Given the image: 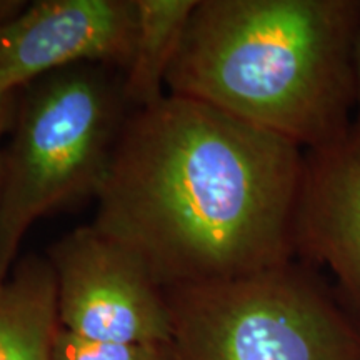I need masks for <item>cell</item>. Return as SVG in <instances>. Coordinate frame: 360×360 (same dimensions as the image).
Returning a JSON list of instances; mask_svg holds the SVG:
<instances>
[{
    "mask_svg": "<svg viewBox=\"0 0 360 360\" xmlns=\"http://www.w3.org/2000/svg\"><path fill=\"white\" fill-rule=\"evenodd\" d=\"M305 150L225 112L165 96L125 120L92 225L164 290L295 260Z\"/></svg>",
    "mask_w": 360,
    "mask_h": 360,
    "instance_id": "cell-1",
    "label": "cell"
},
{
    "mask_svg": "<svg viewBox=\"0 0 360 360\" xmlns=\"http://www.w3.org/2000/svg\"><path fill=\"white\" fill-rule=\"evenodd\" d=\"M360 0H199L165 80L304 150L354 120Z\"/></svg>",
    "mask_w": 360,
    "mask_h": 360,
    "instance_id": "cell-2",
    "label": "cell"
},
{
    "mask_svg": "<svg viewBox=\"0 0 360 360\" xmlns=\"http://www.w3.org/2000/svg\"><path fill=\"white\" fill-rule=\"evenodd\" d=\"M80 64L24 87L2 157L0 282L11 276L22 238L44 215L96 199L134 109L124 74Z\"/></svg>",
    "mask_w": 360,
    "mask_h": 360,
    "instance_id": "cell-3",
    "label": "cell"
},
{
    "mask_svg": "<svg viewBox=\"0 0 360 360\" xmlns=\"http://www.w3.org/2000/svg\"><path fill=\"white\" fill-rule=\"evenodd\" d=\"M165 294L179 360H360V323L297 259Z\"/></svg>",
    "mask_w": 360,
    "mask_h": 360,
    "instance_id": "cell-4",
    "label": "cell"
},
{
    "mask_svg": "<svg viewBox=\"0 0 360 360\" xmlns=\"http://www.w3.org/2000/svg\"><path fill=\"white\" fill-rule=\"evenodd\" d=\"M47 259L62 328L92 340L172 342L165 290L132 252L92 224L58 238Z\"/></svg>",
    "mask_w": 360,
    "mask_h": 360,
    "instance_id": "cell-5",
    "label": "cell"
},
{
    "mask_svg": "<svg viewBox=\"0 0 360 360\" xmlns=\"http://www.w3.org/2000/svg\"><path fill=\"white\" fill-rule=\"evenodd\" d=\"M137 37L135 0H37L0 24V96L80 64L124 74Z\"/></svg>",
    "mask_w": 360,
    "mask_h": 360,
    "instance_id": "cell-6",
    "label": "cell"
},
{
    "mask_svg": "<svg viewBox=\"0 0 360 360\" xmlns=\"http://www.w3.org/2000/svg\"><path fill=\"white\" fill-rule=\"evenodd\" d=\"M295 259L334 276L340 302L360 323V130L305 150L295 219Z\"/></svg>",
    "mask_w": 360,
    "mask_h": 360,
    "instance_id": "cell-7",
    "label": "cell"
},
{
    "mask_svg": "<svg viewBox=\"0 0 360 360\" xmlns=\"http://www.w3.org/2000/svg\"><path fill=\"white\" fill-rule=\"evenodd\" d=\"M60 323L49 259L27 257L0 282V360H52Z\"/></svg>",
    "mask_w": 360,
    "mask_h": 360,
    "instance_id": "cell-8",
    "label": "cell"
},
{
    "mask_svg": "<svg viewBox=\"0 0 360 360\" xmlns=\"http://www.w3.org/2000/svg\"><path fill=\"white\" fill-rule=\"evenodd\" d=\"M199 0H135L137 37L129 69L124 72V92L132 109L160 102L165 80L186 35Z\"/></svg>",
    "mask_w": 360,
    "mask_h": 360,
    "instance_id": "cell-9",
    "label": "cell"
},
{
    "mask_svg": "<svg viewBox=\"0 0 360 360\" xmlns=\"http://www.w3.org/2000/svg\"><path fill=\"white\" fill-rule=\"evenodd\" d=\"M52 360H179L174 342L127 344L85 339L58 328Z\"/></svg>",
    "mask_w": 360,
    "mask_h": 360,
    "instance_id": "cell-10",
    "label": "cell"
},
{
    "mask_svg": "<svg viewBox=\"0 0 360 360\" xmlns=\"http://www.w3.org/2000/svg\"><path fill=\"white\" fill-rule=\"evenodd\" d=\"M352 74H354V120L352 125L360 130V30L355 39L352 56Z\"/></svg>",
    "mask_w": 360,
    "mask_h": 360,
    "instance_id": "cell-11",
    "label": "cell"
},
{
    "mask_svg": "<svg viewBox=\"0 0 360 360\" xmlns=\"http://www.w3.org/2000/svg\"><path fill=\"white\" fill-rule=\"evenodd\" d=\"M15 103V94L0 96V139L6 134L8 125H12ZM0 186H2V155H0Z\"/></svg>",
    "mask_w": 360,
    "mask_h": 360,
    "instance_id": "cell-12",
    "label": "cell"
},
{
    "mask_svg": "<svg viewBox=\"0 0 360 360\" xmlns=\"http://www.w3.org/2000/svg\"><path fill=\"white\" fill-rule=\"evenodd\" d=\"M22 7H24V4L20 2H0V24L7 20L8 17H12L15 12H19Z\"/></svg>",
    "mask_w": 360,
    "mask_h": 360,
    "instance_id": "cell-13",
    "label": "cell"
}]
</instances>
